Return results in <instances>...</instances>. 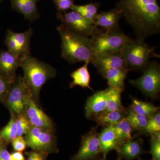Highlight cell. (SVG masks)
Wrapping results in <instances>:
<instances>
[{
	"mask_svg": "<svg viewBox=\"0 0 160 160\" xmlns=\"http://www.w3.org/2000/svg\"><path fill=\"white\" fill-rule=\"evenodd\" d=\"M116 8L133 28L136 39L145 41L159 33L160 7L158 0H120Z\"/></svg>",
	"mask_w": 160,
	"mask_h": 160,
	"instance_id": "obj_1",
	"label": "cell"
},
{
	"mask_svg": "<svg viewBox=\"0 0 160 160\" xmlns=\"http://www.w3.org/2000/svg\"><path fill=\"white\" fill-rule=\"evenodd\" d=\"M100 7V3H90L83 5H73L71 10L78 12L83 17L94 24Z\"/></svg>",
	"mask_w": 160,
	"mask_h": 160,
	"instance_id": "obj_26",
	"label": "cell"
},
{
	"mask_svg": "<svg viewBox=\"0 0 160 160\" xmlns=\"http://www.w3.org/2000/svg\"><path fill=\"white\" fill-rule=\"evenodd\" d=\"M102 75L105 72L113 69H128L122 52L94 55L91 62Z\"/></svg>",
	"mask_w": 160,
	"mask_h": 160,
	"instance_id": "obj_12",
	"label": "cell"
},
{
	"mask_svg": "<svg viewBox=\"0 0 160 160\" xmlns=\"http://www.w3.org/2000/svg\"><path fill=\"white\" fill-rule=\"evenodd\" d=\"M143 140L142 138L131 139L123 143L119 147L117 152L119 158L126 160L138 159L142 154L146 153L143 149Z\"/></svg>",
	"mask_w": 160,
	"mask_h": 160,
	"instance_id": "obj_13",
	"label": "cell"
},
{
	"mask_svg": "<svg viewBox=\"0 0 160 160\" xmlns=\"http://www.w3.org/2000/svg\"><path fill=\"white\" fill-rule=\"evenodd\" d=\"M22 60L8 51L0 50V76L14 79L17 70L21 67Z\"/></svg>",
	"mask_w": 160,
	"mask_h": 160,
	"instance_id": "obj_14",
	"label": "cell"
},
{
	"mask_svg": "<svg viewBox=\"0 0 160 160\" xmlns=\"http://www.w3.org/2000/svg\"><path fill=\"white\" fill-rule=\"evenodd\" d=\"M16 125L17 136L25 135L32 127L25 113L16 115Z\"/></svg>",
	"mask_w": 160,
	"mask_h": 160,
	"instance_id": "obj_30",
	"label": "cell"
},
{
	"mask_svg": "<svg viewBox=\"0 0 160 160\" xmlns=\"http://www.w3.org/2000/svg\"><path fill=\"white\" fill-rule=\"evenodd\" d=\"M27 160H46L48 153L33 150L27 152Z\"/></svg>",
	"mask_w": 160,
	"mask_h": 160,
	"instance_id": "obj_35",
	"label": "cell"
},
{
	"mask_svg": "<svg viewBox=\"0 0 160 160\" xmlns=\"http://www.w3.org/2000/svg\"><path fill=\"white\" fill-rule=\"evenodd\" d=\"M143 72L141 77L130 80L129 82L146 97H157L160 91V64L156 61L150 62Z\"/></svg>",
	"mask_w": 160,
	"mask_h": 160,
	"instance_id": "obj_6",
	"label": "cell"
},
{
	"mask_svg": "<svg viewBox=\"0 0 160 160\" xmlns=\"http://www.w3.org/2000/svg\"><path fill=\"white\" fill-rule=\"evenodd\" d=\"M20 67L23 69V79L32 98L40 106L41 89L49 80L56 76V70L49 64L32 57L30 55L22 59Z\"/></svg>",
	"mask_w": 160,
	"mask_h": 160,
	"instance_id": "obj_2",
	"label": "cell"
},
{
	"mask_svg": "<svg viewBox=\"0 0 160 160\" xmlns=\"http://www.w3.org/2000/svg\"><path fill=\"white\" fill-rule=\"evenodd\" d=\"M98 137L102 155L106 156L112 150L117 151L119 145L112 125L105 127L99 133Z\"/></svg>",
	"mask_w": 160,
	"mask_h": 160,
	"instance_id": "obj_18",
	"label": "cell"
},
{
	"mask_svg": "<svg viewBox=\"0 0 160 160\" xmlns=\"http://www.w3.org/2000/svg\"><path fill=\"white\" fill-rule=\"evenodd\" d=\"M89 37L93 55L122 52L131 39L120 28L107 30L96 27Z\"/></svg>",
	"mask_w": 160,
	"mask_h": 160,
	"instance_id": "obj_4",
	"label": "cell"
},
{
	"mask_svg": "<svg viewBox=\"0 0 160 160\" xmlns=\"http://www.w3.org/2000/svg\"><path fill=\"white\" fill-rule=\"evenodd\" d=\"M150 144L151 148L148 152L152 155V159L160 160V142L150 141Z\"/></svg>",
	"mask_w": 160,
	"mask_h": 160,
	"instance_id": "obj_34",
	"label": "cell"
},
{
	"mask_svg": "<svg viewBox=\"0 0 160 160\" xmlns=\"http://www.w3.org/2000/svg\"><path fill=\"white\" fill-rule=\"evenodd\" d=\"M57 18L69 30L85 36H90L97 27L94 24L73 10L57 12Z\"/></svg>",
	"mask_w": 160,
	"mask_h": 160,
	"instance_id": "obj_10",
	"label": "cell"
},
{
	"mask_svg": "<svg viewBox=\"0 0 160 160\" xmlns=\"http://www.w3.org/2000/svg\"><path fill=\"white\" fill-rule=\"evenodd\" d=\"M0 160H11L10 153L7 150L6 146H4L0 153Z\"/></svg>",
	"mask_w": 160,
	"mask_h": 160,
	"instance_id": "obj_36",
	"label": "cell"
},
{
	"mask_svg": "<svg viewBox=\"0 0 160 160\" xmlns=\"http://www.w3.org/2000/svg\"><path fill=\"white\" fill-rule=\"evenodd\" d=\"M128 109L124 107L122 109L117 111L103 112L92 117L91 119L96 122L98 126L105 127L112 126L126 118Z\"/></svg>",
	"mask_w": 160,
	"mask_h": 160,
	"instance_id": "obj_19",
	"label": "cell"
},
{
	"mask_svg": "<svg viewBox=\"0 0 160 160\" xmlns=\"http://www.w3.org/2000/svg\"><path fill=\"white\" fill-rule=\"evenodd\" d=\"M138 160H143L142 159H141V158H139L138 159ZM151 160H154L152 159Z\"/></svg>",
	"mask_w": 160,
	"mask_h": 160,
	"instance_id": "obj_40",
	"label": "cell"
},
{
	"mask_svg": "<svg viewBox=\"0 0 160 160\" xmlns=\"http://www.w3.org/2000/svg\"><path fill=\"white\" fill-rule=\"evenodd\" d=\"M11 160H25V158L21 152L15 151L10 154Z\"/></svg>",
	"mask_w": 160,
	"mask_h": 160,
	"instance_id": "obj_37",
	"label": "cell"
},
{
	"mask_svg": "<svg viewBox=\"0 0 160 160\" xmlns=\"http://www.w3.org/2000/svg\"><path fill=\"white\" fill-rule=\"evenodd\" d=\"M6 144L2 140V139L0 138V153L2 152V150L4 148V146H6Z\"/></svg>",
	"mask_w": 160,
	"mask_h": 160,
	"instance_id": "obj_38",
	"label": "cell"
},
{
	"mask_svg": "<svg viewBox=\"0 0 160 160\" xmlns=\"http://www.w3.org/2000/svg\"><path fill=\"white\" fill-rule=\"evenodd\" d=\"M2 1H3V0H0V3L2 2Z\"/></svg>",
	"mask_w": 160,
	"mask_h": 160,
	"instance_id": "obj_41",
	"label": "cell"
},
{
	"mask_svg": "<svg viewBox=\"0 0 160 160\" xmlns=\"http://www.w3.org/2000/svg\"><path fill=\"white\" fill-rule=\"evenodd\" d=\"M106 90L95 92L88 98L85 105L86 118L90 119L95 115L105 111L106 106Z\"/></svg>",
	"mask_w": 160,
	"mask_h": 160,
	"instance_id": "obj_16",
	"label": "cell"
},
{
	"mask_svg": "<svg viewBox=\"0 0 160 160\" xmlns=\"http://www.w3.org/2000/svg\"><path fill=\"white\" fill-rule=\"evenodd\" d=\"M131 99L132 103L129 106V109L137 114L151 118L159 110L160 107L151 103L143 102L133 97H131Z\"/></svg>",
	"mask_w": 160,
	"mask_h": 160,
	"instance_id": "obj_23",
	"label": "cell"
},
{
	"mask_svg": "<svg viewBox=\"0 0 160 160\" xmlns=\"http://www.w3.org/2000/svg\"><path fill=\"white\" fill-rule=\"evenodd\" d=\"M97 126L82 136L81 145L77 153L70 160H95L102 154Z\"/></svg>",
	"mask_w": 160,
	"mask_h": 160,
	"instance_id": "obj_9",
	"label": "cell"
},
{
	"mask_svg": "<svg viewBox=\"0 0 160 160\" xmlns=\"http://www.w3.org/2000/svg\"><path fill=\"white\" fill-rule=\"evenodd\" d=\"M25 114L32 127L54 133L55 128L52 120L40 108L31 95L27 98Z\"/></svg>",
	"mask_w": 160,
	"mask_h": 160,
	"instance_id": "obj_11",
	"label": "cell"
},
{
	"mask_svg": "<svg viewBox=\"0 0 160 160\" xmlns=\"http://www.w3.org/2000/svg\"><path fill=\"white\" fill-rule=\"evenodd\" d=\"M58 12H63L71 10L74 0H52Z\"/></svg>",
	"mask_w": 160,
	"mask_h": 160,
	"instance_id": "obj_32",
	"label": "cell"
},
{
	"mask_svg": "<svg viewBox=\"0 0 160 160\" xmlns=\"http://www.w3.org/2000/svg\"><path fill=\"white\" fill-rule=\"evenodd\" d=\"M158 47H152L145 41L131 39L122 51V54L129 71H143L150 62L152 58H160L156 49Z\"/></svg>",
	"mask_w": 160,
	"mask_h": 160,
	"instance_id": "obj_5",
	"label": "cell"
},
{
	"mask_svg": "<svg viewBox=\"0 0 160 160\" xmlns=\"http://www.w3.org/2000/svg\"><path fill=\"white\" fill-rule=\"evenodd\" d=\"M95 160H106V156L102 155V157H100L97 159ZM117 160H121L120 158H118Z\"/></svg>",
	"mask_w": 160,
	"mask_h": 160,
	"instance_id": "obj_39",
	"label": "cell"
},
{
	"mask_svg": "<svg viewBox=\"0 0 160 160\" xmlns=\"http://www.w3.org/2000/svg\"><path fill=\"white\" fill-rule=\"evenodd\" d=\"M57 30L62 40V58L71 64L91 62L93 54L89 37L73 32L63 24L58 26Z\"/></svg>",
	"mask_w": 160,
	"mask_h": 160,
	"instance_id": "obj_3",
	"label": "cell"
},
{
	"mask_svg": "<svg viewBox=\"0 0 160 160\" xmlns=\"http://www.w3.org/2000/svg\"><path fill=\"white\" fill-rule=\"evenodd\" d=\"M106 106L104 112L117 111L124 108L121 101L122 91L109 86L106 89Z\"/></svg>",
	"mask_w": 160,
	"mask_h": 160,
	"instance_id": "obj_25",
	"label": "cell"
},
{
	"mask_svg": "<svg viewBox=\"0 0 160 160\" xmlns=\"http://www.w3.org/2000/svg\"><path fill=\"white\" fill-rule=\"evenodd\" d=\"M122 13L116 8L108 11H101L98 13L94 22L95 26L105 30H113L119 28V21Z\"/></svg>",
	"mask_w": 160,
	"mask_h": 160,
	"instance_id": "obj_15",
	"label": "cell"
},
{
	"mask_svg": "<svg viewBox=\"0 0 160 160\" xmlns=\"http://www.w3.org/2000/svg\"><path fill=\"white\" fill-rule=\"evenodd\" d=\"M126 118L133 131L142 130L146 126L150 119V118L135 113L129 108L128 109Z\"/></svg>",
	"mask_w": 160,
	"mask_h": 160,
	"instance_id": "obj_29",
	"label": "cell"
},
{
	"mask_svg": "<svg viewBox=\"0 0 160 160\" xmlns=\"http://www.w3.org/2000/svg\"><path fill=\"white\" fill-rule=\"evenodd\" d=\"M24 138L27 147L32 150L48 154L58 151L56 137L53 132L32 126Z\"/></svg>",
	"mask_w": 160,
	"mask_h": 160,
	"instance_id": "obj_8",
	"label": "cell"
},
{
	"mask_svg": "<svg viewBox=\"0 0 160 160\" xmlns=\"http://www.w3.org/2000/svg\"><path fill=\"white\" fill-rule=\"evenodd\" d=\"M10 119L6 126L0 130V138L7 145L17 137L16 125V115L10 112Z\"/></svg>",
	"mask_w": 160,
	"mask_h": 160,
	"instance_id": "obj_27",
	"label": "cell"
},
{
	"mask_svg": "<svg viewBox=\"0 0 160 160\" xmlns=\"http://www.w3.org/2000/svg\"><path fill=\"white\" fill-rule=\"evenodd\" d=\"M89 63L88 62L85 63L84 66L72 72L70 76L72 81L69 84V87L71 89L75 86H79L93 91L90 86V75L88 68Z\"/></svg>",
	"mask_w": 160,
	"mask_h": 160,
	"instance_id": "obj_21",
	"label": "cell"
},
{
	"mask_svg": "<svg viewBox=\"0 0 160 160\" xmlns=\"http://www.w3.org/2000/svg\"><path fill=\"white\" fill-rule=\"evenodd\" d=\"M11 32L18 48L20 58L22 59L30 55V40L33 33L32 29L29 28L27 31L22 33L14 32L12 30Z\"/></svg>",
	"mask_w": 160,
	"mask_h": 160,
	"instance_id": "obj_22",
	"label": "cell"
},
{
	"mask_svg": "<svg viewBox=\"0 0 160 160\" xmlns=\"http://www.w3.org/2000/svg\"><path fill=\"white\" fill-rule=\"evenodd\" d=\"M31 95L23 77L16 76L2 104L16 115L25 113L27 98Z\"/></svg>",
	"mask_w": 160,
	"mask_h": 160,
	"instance_id": "obj_7",
	"label": "cell"
},
{
	"mask_svg": "<svg viewBox=\"0 0 160 160\" xmlns=\"http://www.w3.org/2000/svg\"><path fill=\"white\" fill-rule=\"evenodd\" d=\"M158 132H160V110L150 118L146 126L142 130L138 131L132 138H136L142 135H150Z\"/></svg>",
	"mask_w": 160,
	"mask_h": 160,
	"instance_id": "obj_28",
	"label": "cell"
},
{
	"mask_svg": "<svg viewBox=\"0 0 160 160\" xmlns=\"http://www.w3.org/2000/svg\"><path fill=\"white\" fill-rule=\"evenodd\" d=\"M11 143L15 151L22 152L27 147L26 140L23 136L17 137Z\"/></svg>",
	"mask_w": 160,
	"mask_h": 160,
	"instance_id": "obj_33",
	"label": "cell"
},
{
	"mask_svg": "<svg viewBox=\"0 0 160 160\" xmlns=\"http://www.w3.org/2000/svg\"><path fill=\"white\" fill-rule=\"evenodd\" d=\"M14 80L0 76V103L4 102Z\"/></svg>",
	"mask_w": 160,
	"mask_h": 160,
	"instance_id": "obj_31",
	"label": "cell"
},
{
	"mask_svg": "<svg viewBox=\"0 0 160 160\" xmlns=\"http://www.w3.org/2000/svg\"><path fill=\"white\" fill-rule=\"evenodd\" d=\"M39 0H11L13 10L24 16L25 18L32 22L39 18L37 3Z\"/></svg>",
	"mask_w": 160,
	"mask_h": 160,
	"instance_id": "obj_17",
	"label": "cell"
},
{
	"mask_svg": "<svg viewBox=\"0 0 160 160\" xmlns=\"http://www.w3.org/2000/svg\"><path fill=\"white\" fill-rule=\"evenodd\" d=\"M112 126L116 135L119 147L123 143L132 138V133L133 130L126 118Z\"/></svg>",
	"mask_w": 160,
	"mask_h": 160,
	"instance_id": "obj_24",
	"label": "cell"
},
{
	"mask_svg": "<svg viewBox=\"0 0 160 160\" xmlns=\"http://www.w3.org/2000/svg\"><path fill=\"white\" fill-rule=\"evenodd\" d=\"M129 70L128 69H109L102 76L107 80L108 86L123 92L125 90V81Z\"/></svg>",
	"mask_w": 160,
	"mask_h": 160,
	"instance_id": "obj_20",
	"label": "cell"
}]
</instances>
